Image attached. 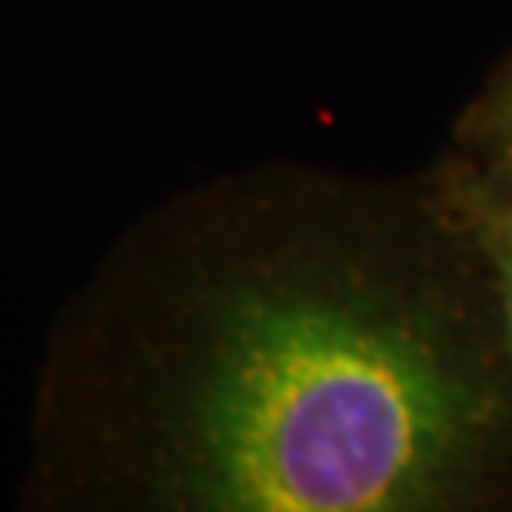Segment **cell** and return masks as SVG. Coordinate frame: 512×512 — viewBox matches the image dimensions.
Listing matches in <instances>:
<instances>
[{
    "mask_svg": "<svg viewBox=\"0 0 512 512\" xmlns=\"http://www.w3.org/2000/svg\"><path fill=\"white\" fill-rule=\"evenodd\" d=\"M24 499L74 512H512V353L433 173L203 180L50 333Z\"/></svg>",
    "mask_w": 512,
    "mask_h": 512,
    "instance_id": "cell-1",
    "label": "cell"
},
{
    "mask_svg": "<svg viewBox=\"0 0 512 512\" xmlns=\"http://www.w3.org/2000/svg\"><path fill=\"white\" fill-rule=\"evenodd\" d=\"M429 173L489 266L512 353V170L449 147L429 163Z\"/></svg>",
    "mask_w": 512,
    "mask_h": 512,
    "instance_id": "cell-2",
    "label": "cell"
},
{
    "mask_svg": "<svg viewBox=\"0 0 512 512\" xmlns=\"http://www.w3.org/2000/svg\"><path fill=\"white\" fill-rule=\"evenodd\" d=\"M449 147L512 170V50L456 117Z\"/></svg>",
    "mask_w": 512,
    "mask_h": 512,
    "instance_id": "cell-3",
    "label": "cell"
}]
</instances>
